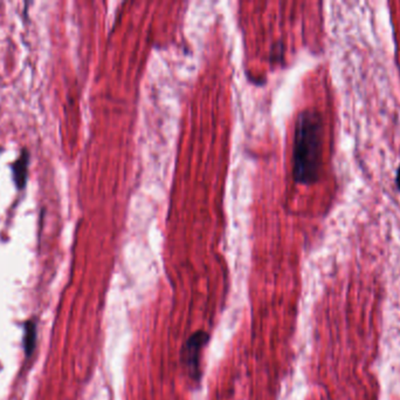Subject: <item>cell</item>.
I'll list each match as a JSON object with an SVG mask.
<instances>
[{"label":"cell","instance_id":"obj_1","mask_svg":"<svg viewBox=\"0 0 400 400\" xmlns=\"http://www.w3.org/2000/svg\"><path fill=\"white\" fill-rule=\"evenodd\" d=\"M322 117L314 110L300 113L295 126L293 174L301 185L317 181L322 166Z\"/></svg>","mask_w":400,"mask_h":400},{"label":"cell","instance_id":"obj_2","mask_svg":"<svg viewBox=\"0 0 400 400\" xmlns=\"http://www.w3.org/2000/svg\"><path fill=\"white\" fill-rule=\"evenodd\" d=\"M207 342V336L204 332H196L191 336L187 344L182 350V360L184 365L191 372V376L197 378L199 376L200 353Z\"/></svg>","mask_w":400,"mask_h":400},{"label":"cell","instance_id":"obj_3","mask_svg":"<svg viewBox=\"0 0 400 400\" xmlns=\"http://www.w3.org/2000/svg\"><path fill=\"white\" fill-rule=\"evenodd\" d=\"M30 160H31L30 151L28 149H23L17 160L14 161L12 166H11L12 180H13L14 185H16V188L18 190H24L26 183H28Z\"/></svg>","mask_w":400,"mask_h":400},{"label":"cell","instance_id":"obj_4","mask_svg":"<svg viewBox=\"0 0 400 400\" xmlns=\"http://www.w3.org/2000/svg\"><path fill=\"white\" fill-rule=\"evenodd\" d=\"M34 342H35V325L33 323H26L24 338L26 355H31L34 349Z\"/></svg>","mask_w":400,"mask_h":400},{"label":"cell","instance_id":"obj_5","mask_svg":"<svg viewBox=\"0 0 400 400\" xmlns=\"http://www.w3.org/2000/svg\"><path fill=\"white\" fill-rule=\"evenodd\" d=\"M396 181H397L398 188H399L400 190V167L399 169H398L397 180H396Z\"/></svg>","mask_w":400,"mask_h":400},{"label":"cell","instance_id":"obj_6","mask_svg":"<svg viewBox=\"0 0 400 400\" xmlns=\"http://www.w3.org/2000/svg\"><path fill=\"white\" fill-rule=\"evenodd\" d=\"M0 152H1V148H0Z\"/></svg>","mask_w":400,"mask_h":400}]
</instances>
